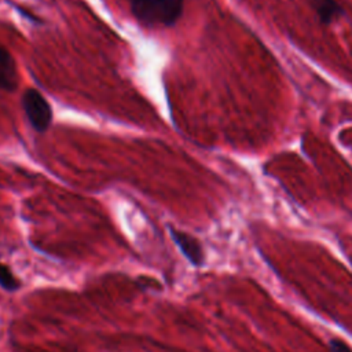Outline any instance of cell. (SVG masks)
Returning a JSON list of instances; mask_svg holds the SVG:
<instances>
[{
    "label": "cell",
    "instance_id": "cell-3",
    "mask_svg": "<svg viewBox=\"0 0 352 352\" xmlns=\"http://www.w3.org/2000/svg\"><path fill=\"white\" fill-rule=\"evenodd\" d=\"M169 234L176 246L180 249L183 256L195 267L202 265L204 263V250L198 239H195L192 235L176 230L173 227H169Z\"/></svg>",
    "mask_w": 352,
    "mask_h": 352
},
{
    "label": "cell",
    "instance_id": "cell-1",
    "mask_svg": "<svg viewBox=\"0 0 352 352\" xmlns=\"http://www.w3.org/2000/svg\"><path fill=\"white\" fill-rule=\"evenodd\" d=\"M138 21L150 26H172L183 12V0H131Z\"/></svg>",
    "mask_w": 352,
    "mask_h": 352
},
{
    "label": "cell",
    "instance_id": "cell-4",
    "mask_svg": "<svg viewBox=\"0 0 352 352\" xmlns=\"http://www.w3.org/2000/svg\"><path fill=\"white\" fill-rule=\"evenodd\" d=\"M18 87L16 65L8 50L0 47V88L14 91Z\"/></svg>",
    "mask_w": 352,
    "mask_h": 352
},
{
    "label": "cell",
    "instance_id": "cell-5",
    "mask_svg": "<svg viewBox=\"0 0 352 352\" xmlns=\"http://www.w3.org/2000/svg\"><path fill=\"white\" fill-rule=\"evenodd\" d=\"M312 6L323 23H330L344 14V10L337 0H312Z\"/></svg>",
    "mask_w": 352,
    "mask_h": 352
},
{
    "label": "cell",
    "instance_id": "cell-7",
    "mask_svg": "<svg viewBox=\"0 0 352 352\" xmlns=\"http://www.w3.org/2000/svg\"><path fill=\"white\" fill-rule=\"evenodd\" d=\"M330 351L331 352H352V349L344 341L337 340V338L330 341Z\"/></svg>",
    "mask_w": 352,
    "mask_h": 352
},
{
    "label": "cell",
    "instance_id": "cell-6",
    "mask_svg": "<svg viewBox=\"0 0 352 352\" xmlns=\"http://www.w3.org/2000/svg\"><path fill=\"white\" fill-rule=\"evenodd\" d=\"M0 287L6 292H15L19 289V280L14 276L7 264L0 263Z\"/></svg>",
    "mask_w": 352,
    "mask_h": 352
},
{
    "label": "cell",
    "instance_id": "cell-2",
    "mask_svg": "<svg viewBox=\"0 0 352 352\" xmlns=\"http://www.w3.org/2000/svg\"><path fill=\"white\" fill-rule=\"evenodd\" d=\"M22 106L33 129L45 132L52 121V109L45 98L37 89L29 88L23 92Z\"/></svg>",
    "mask_w": 352,
    "mask_h": 352
}]
</instances>
